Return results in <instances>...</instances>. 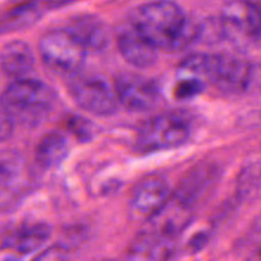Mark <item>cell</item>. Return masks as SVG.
Listing matches in <instances>:
<instances>
[{
	"label": "cell",
	"instance_id": "obj_1",
	"mask_svg": "<svg viewBox=\"0 0 261 261\" xmlns=\"http://www.w3.org/2000/svg\"><path fill=\"white\" fill-rule=\"evenodd\" d=\"M129 19L130 24L157 50H180L198 38V27L176 3L154 2L138 5L132 9Z\"/></svg>",
	"mask_w": 261,
	"mask_h": 261
},
{
	"label": "cell",
	"instance_id": "obj_2",
	"mask_svg": "<svg viewBox=\"0 0 261 261\" xmlns=\"http://www.w3.org/2000/svg\"><path fill=\"white\" fill-rule=\"evenodd\" d=\"M180 76L212 83L222 92L241 93L252 79V65L247 60L227 54H194L180 64Z\"/></svg>",
	"mask_w": 261,
	"mask_h": 261
},
{
	"label": "cell",
	"instance_id": "obj_3",
	"mask_svg": "<svg viewBox=\"0 0 261 261\" xmlns=\"http://www.w3.org/2000/svg\"><path fill=\"white\" fill-rule=\"evenodd\" d=\"M2 102L13 121L35 126L46 119L55 103V93L38 79H14L5 88Z\"/></svg>",
	"mask_w": 261,
	"mask_h": 261
},
{
	"label": "cell",
	"instance_id": "obj_4",
	"mask_svg": "<svg viewBox=\"0 0 261 261\" xmlns=\"http://www.w3.org/2000/svg\"><path fill=\"white\" fill-rule=\"evenodd\" d=\"M190 133V124L184 115L166 112L150 117L139 127L135 145L143 153L172 149L185 144Z\"/></svg>",
	"mask_w": 261,
	"mask_h": 261
},
{
	"label": "cell",
	"instance_id": "obj_5",
	"mask_svg": "<svg viewBox=\"0 0 261 261\" xmlns=\"http://www.w3.org/2000/svg\"><path fill=\"white\" fill-rule=\"evenodd\" d=\"M86 51L66 30L47 31L38 41V53L42 61L58 73H78L86 63Z\"/></svg>",
	"mask_w": 261,
	"mask_h": 261
},
{
	"label": "cell",
	"instance_id": "obj_6",
	"mask_svg": "<svg viewBox=\"0 0 261 261\" xmlns=\"http://www.w3.org/2000/svg\"><path fill=\"white\" fill-rule=\"evenodd\" d=\"M68 91L81 109L93 115L107 116L119 107L115 88L101 75L75 74L69 82Z\"/></svg>",
	"mask_w": 261,
	"mask_h": 261
},
{
	"label": "cell",
	"instance_id": "obj_7",
	"mask_svg": "<svg viewBox=\"0 0 261 261\" xmlns=\"http://www.w3.org/2000/svg\"><path fill=\"white\" fill-rule=\"evenodd\" d=\"M119 105L133 112H144L154 109L160 101V89L149 78L135 73H124L115 82Z\"/></svg>",
	"mask_w": 261,
	"mask_h": 261
},
{
	"label": "cell",
	"instance_id": "obj_8",
	"mask_svg": "<svg viewBox=\"0 0 261 261\" xmlns=\"http://www.w3.org/2000/svg\"><path fill=\"white\" fill-rule=\"evenodd\" d=\"M171 196L167 182L160 176H148L133 189L129 199V213L133 221L147 223Z\"/></svg>",
	"mask_w": 261,
	"mask_h": 261
},
{
	"label": "cell",
	"instance_id": "obj_9",
	"mask_svg": "<svg viewBox=\"0 0 261 261\" xmlns=\"http://www.w3.org/2000/svg\"><path fill=\"white\" fill-rule=\"evenodd\" d=\"M176 250V239L145 228L127 246L125 261H170Z\"/></svg>",
	"mask_w": 261,
	"mask_h": 261
},
{
	"label": "cell",
	"instance_id": "obj_10",
	"mask_svg": "<svg viewBox=\"0 0 261 261\" xmlns=\"http://www.w3.org/2000/svg\"><path fill=\"white\" fill-rule=\"evenodd\" d=\"M193 205L186 203L176 194H171L162 208L147 222L145 228L153 229L172 239H177L178 234L189 226L193 219Z\"/></svg>",
	"mask_w": 261,
	"mask_h": 261
},
{
	"label": "cell",
	"instance_id": "obj_11",
	"mask_svg": "<svg viewBox=\"0 0 261 261\" xmlns=\"http://www.w3.org/2000/svg\"><path fill=\"white\" fill-rule=\"evenodd\" d=\"M51 236V228L45 223L22 224L3 240L2 247L10 256H25L38 251Z\"/></svg>",
	"mask_w": 261,
	"mask_h": 261
},
{
	"label": "cell",
	"instance_id": "obj_12",
	"mask_svg": "<svg viewBox=\"0 0 261 261\" xmlns=\"http://www.w3.org/2000/svg\"><path fill=\"white\" fill-rule=\"evenodd\" d=\"M226 31L233 30L250 38H261V3H228L222 12Z\"/></svg>",
	"mask_w": 261,
	"mask_h": 261
},
{
	"label": "cell",
	"instance_id": "obj_13",
	"mask_svg": "<svg viewBox=\"0 0 261 261\" xmlns=\"http://www.w3.org/2000/svg\"><path fill=\"white\" fill-rule=\"evenodd\" d=\"M117 47L122 58L137 69H147L155 63L158 50L132 24L120 31Z\"/></svg>",
	"mask_w": 261,
	"mask_h": 261
},
{
	"label": "cell",
	"instance_id": "obj_14",
	"mask_svg": "<svg viewBox=\"0 0 261 261\" xmlns=\"http://www.w3.org/2000/svg\"><path fill=\"white\" fill-rule=\"evenodd\" d=\"M86 50H103L110 41L109 30L103 20L91 14L76 15L68 25V30Z\"/></svg>",
	"mask_w": 261,
	"mask_h": 261
},
{
	"label": "cell",
	"instance_id": "obj_15",
	"mask_svg": "<svg viewBox=\"0 0 261 261\" xmlns=\"http://www.w3.org/2000/svg\"><path fill=\"white\" fill-rule=\"evenodd\" d=\"M35 55L24 41L14 40L8 42L0 51V66L7 75L22 79L35 66Z\"/></svg>",
	"mask_w": 261,
	"mask_h": 261
},
{
	"label": "cell",
	"instance_id": "obj_16",
	"mask_svg": "<svg viewBox=\"0 0 261 261\" xmlns=\"http://www.w3.org/2000/svg\"><path fill=\"white\" fill-rule=\"evenodd\" d=\"M28 172L19 157L0 158V203H8L24 191Z\"/></svg>",
	"mask_w": 261,
	"mask_h": 261
},
{
	"label": "cell",
	"instance_id": "obj_17",
	"mask_svg": "<svg viewBox=\"0 0 261 261\" xmlns=\"http://www.w3.org/2000/svg\"><path fill=\"white\" fill-rule=\"evenodd\" d=\"M69 154V143L63 134L47 133L36 145L35 160L42 168H54L60 165Z\"/></svg>",
	"mask_w": 261,
	"mask_h": 261
},
{
	"label": "cell",
	"instance_id": "obj_18",
	"mask_svg": "<svg viewBox=\"0 0 261 261\" xmlns=\"http://www.w3.org/2000/svg\"><path fill=\"white\" fill-rule=\"evenodd\" d=\"M213 176L214 172L211 167L198 166L184 177V180L178 185L177 190L173 194L180 196L182 200H185L190 205L195 206V203L199 200V198L211 186Z\"/></svg>",
	"mask_w": 261,
	"mask_h": 261
},
{
	"label": "cell",
	"instance_id": "obj_19",
	"mask_svg": "<svg viewBox=\"0 0 261 261\" xmlns=\"http://www.w3.org/2000/svg\"><path fill=\"white\" fill-rule=\"evenodd\" d=\"M43 9L37 3H30L14 8L7 13L0 22V31L9 32V31L23 30L35 24L42 17Z\"/></svg>",
	"mask_w": 261,
	"mask_h": 261
},
{
	"label": "cell",
	"instance_id": "obj_20",
	"mask_svg": "<svg viewBox=\"0 0 261 261\" xmlns=\"http://www.w3.org/2000/svg\"><path fill=\"white\" fill-rule=\"evenodd\" d=\"M205 84L195 78L180 76L175 86V97L178 99H189L198 96L204 91Z\"/></svg>",
	"mask_w": 261,
	"mask_h": 261
},
{
	"label": "cell",
	"instance_id": "obj_21",
	"mask_svg": "<svg viewBox=\"0 0 261 261\" xmlns=\"http://www.w3.org/2000/svg\"><path fill=\"white\" fill-rule=\"evenodd\" d=\"M32 261H69V250L64 245H54L41 251Z\"/></svg>",
	"mask_w": 261,
	"mask_h": 261
},
{
	"label": "cell",
	"instance_id": "obj_22",
	"mask_svg": "<svg viewBox=\"0 0 261 261\" xmlns=\"http://www.w3.org/2000/svg\"><path fill=\"white\" fill-rule=\"evenodd\" d=\"M68 127L81 140H89L93 135L92 125L89 124L88 120L83 119V117H73L68 122Z\"/></svg>",
	"mask_w": 261,
	"mask_h": 261
},
{
	"label": "cell",
	"instance_id": "obj_23",
	"mask_svg": "<svg viewBox=\"0 0 261 261\" xmlns=\"http://www.w3.org/2000/svg\"><path fill=\"white\" fill-rule=\"evenodd\" d=\"M14 132V121L0 99V142L9 139Z\"/></svg>",
	"mask_w": 261,
	"mask_h": 261
},
{
	"label": "cell",
	"instance_id": "obj_24",
	"mask_svg": "<svg viewBox=\"0 0 261 261\" xmlns=\"http://www.w3.org/2000/svg\"><path fill=\"white\" fill-rule=\"evenodd\" d=\"M107 261H112V260H107Z\"/></svg>",
	"mask_w": 261,
	"mask_h": 261
}]
</instances>
